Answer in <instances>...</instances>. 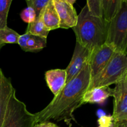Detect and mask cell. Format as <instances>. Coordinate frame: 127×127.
Instances as JSON below:
<instances>
[{
	"label": "cell",
	"mask_w": 127,
	"mask_h": 127,
	"mask_svg": "<svg viewBox=\"0 0 127 127\" xmlns=\"http://www.w3.org/2000/svg\"><path fill=\"white\" fill-rule=\"evenodd\" d=\"M12 0H0V30L7 27V19Z\"/></svg>",
	"instance_id": "18"
},
{
	"label": "cell",
	"mask_w": 127,
	"mask_h": 127,
	"mask_svg": "<svg viewBox=\"0 0 127 127\" xmlns=\"http://www.w3.org/2000/svg\"><path fill=\"white\" fill-rule=\"evenodd\" d=\"M109 23L93 16L86 4L78 15L76 25L73 30L76 42L91 52L105 43Z\"/></svg>",
	"instance_id": "2"
},
{
	"label": "cell",
	"mask_w": 127,
	"mask_h": 127,
	"mask_svg": "<svg viewBox=\"0 0 127 127\" xmlns=\"http://www.w3.org/2000/svg\"><path fill=\"white\" fill-rule=\"evenodd\" d=\"M123 0H101L103 20L110 23L119 12Z\"/></svg>",
	"instance_id": "14"
},
{
	"label": "cell",
	"mask_w": 127,
	"mask_h": 127,
	"mask_svg": "<svg viewBox=\"0 0 127 127\" xmlns=\"http://www.w3.org/2000/svg\"><path fill=\"white\" fill-rule=\"evenodd\" d=\"M14 89L11 79L7 78L0 69V127L2 125L9 101Z\"/></svg>",
	"instance_id": "10"
},
{
	"label": "cell",
	"mask_w": 127,
	"mask_h": 127,
	"mask_svg": "<svg viewBox=\"0 0 127 127\" xmlns=\"http://www.w3.org/2000/svg\"></svg>",
	"instance_id": "27"
},
{
	"label": "cell",
	"mask_w": 127,
	"mask_h": 127,
	"mask_svg": "<svg viewBox=\"0 0 127 127\" xmlns=\"http://www.w3.org/2000/svg\"><path fill=\"white\" fill-rule=\"evenodd\" d=\"M19 36L17 32L7 26L0 30V41L4 45L6 43L16 44L18 42Z\"/></svg>",
	"instance_id": "17"
},
{
	"label": "cell",
	"mask_w": 127,
	"mask_h": 127,
	"mask_svg": "<svg viewBox=\"0 0 127 127\" xmlns=\"http://www.w3.org/2000/svg\"><path fill=\"white\" fill-rule=\"evenodd\" d=\"M50 0H27V7H32L35 12L37 18L40 16L42 11L45 9ZM36 18V19H37Z\"/></svg>",
	"instance_id": "19"
},
{
	"label": "cell",
	"mask_w": 127,
	"mask_h": 127,
	"mask_svg": "<svg viewBox=\"0 0 127 127\" xmlns=\"http://www.w3.org/2000/svg\"><path fill=\"white\" fill-rule=\"evenodd\" d=\"M3 45H4V44L3 43H2V42H1V41H0V49H1V47H2Z\"/></svg>",
	"instance_id": "25"
},
{
	"label": "cell",
	"mask_w": 127,
	"mask_h": 127,
	"mask_svg": "<svg viewBox=\"0 0 127 127\" xmlns=\"http://www.w3.org/2000/svg\"><path fill=\"white\" fill-rule=\"evenodd\" d=\"M45 78L47 86L54 96H56L65 86L66 72L65 69H50L45 72Z\"/></svg>",
	"instance_id": "11"
},
{
	"label": "cell",
	"mask_w": 127,
	"mask_h": 127,
	"mask_svg": "<svg viewBox=\"0 0 127 127\" xmlns=\"http://www.w3.org/2000/svg\"><path fill=\"white\" fill-rule=\"evenodd\" d=\"M100 127V126H99V127Z\"/></svg>",
	"instance_id": "26"
},
{
	"label": "cell",
	"mask_w": 127,
	"mask_h": 127,
	"mask_svg": "<svg viewBox=\"0 0 127 127\" xmlns=\"http://www.w3.org/2000/svg\"><path fill=\"white\" fill-rule=\"evenodd\" d=\"M114 121L127 119V74L115 84L113 89Z\"/></svg>",
	"instance_id": "6"
},
{
	"label": "cell",
	"mask_w": 127,
	"mask_h": 127,
	"mask_svg": "<svg viewBox=\"0 0 127 127\" xmlns=\"http://www.w3.org/2000/svg\"><path fill=\"white\" fill-rule=\"evenodd\" d=\"M33 127H58L54 123L51 122L50 121L43 122L36 124Z\"/></svg>",
	"instance_id": "22"
},
{
	"label": "cell",
	"mask_w": 127,
	"mask_h": 127,
	"mask_svg": "<svg viewBox=\"0 0 127 127\" xmlns=\"http://www.w3.org/2000/svg\"><path fill=\"white\" fill-rule=\"evenodd\" d=\"M35 124V114L30 112L26 104L16 97L14 89L10 97L1 127H33Z\"/></svg>",
	"instance_id": "5"
},
{
	"label": "cell",
	"mask_w": 127,
	"mask_h": 127,
	"mask_svg": "<svg viewBox=\"0 0 127 127\" xmlns=\"http://www.w3.org/2000/svg\"><path fill=\"white\" fill-rule=\"evenodd\" d=\"M21 19L24 22L31 24L37 18L35 12L32 7H27L21 11L20 14Z\"/></svg>",
	"instance_id": "20"
},
{
	"label": "cell",
	"mask_w": 127,
	"mask_h": 127,
	"mask_svg": "<svg viewBox=\"0 0 127 127\" xmlns=\"http://www.w3.org/2000/svg\"><path fill=\"white\" fill-rule=\"evenodd\" d=\"M26 32H30L33 35L47 38L50 31L44 25L42 16L40 15L33 22L29 24Z\"/></svg>",
	"instance_id": "15"
},
{
	"label": "cell",
	"mask_w": 127,
	"mask_h": 127,
	"mask_svg": "<svg viewBox=\"0 0 127 127\" xmlns=\"http://www.w3.org/2000/svg\"><path fill=\"white\" fill-rule=\"evenodd\" d=\"M60 19V28H73L76 25L78 15L73 5L66 0H53Z\"/></svg>",
	"instance_id": "9"
},
{
	"label": "cell",
	"mask_w": 127,
	"mask_h": 127,
	"mask_svg": "<svg viewBox=\"0 0 127 127\" xmlns=\"http://www.w3.org/2000/svg\"><path fill=\"white\" fill-rule=\"evenodd\" d=\"M127 74V55L115 51L102 71L91 80L88 90L115 84Z\"/></svg>",
	"instance_id": "3"
},
{
	"label": "cell",
	"mask_w": 127,
	"mask_h": 127,
	"mask_svg": "<svg viewBox=\"0 0 127 127\" xmlns=\"http://www.w3.org/2000/svg\"><path fill=\"white\" fill-rule=\"evenodd\" d=\"M91 82V71L89 61L78 74L55 96L47 107L35 113V123L53 120L63 121L69 127L71 122H76L73 113L83 103V96L88 91Z\"/></svg>",
	"instance_id": "1"
},
{
	"label": "cell",
	"mask_w": 127,
	"mask_h": 127,
	"mask_svg": "<svg viewBox=\"0 0 127 127\" xmlns=\"http://www.w3.org/2000/svg\"><path fill=\"white\" fill-rule=\"evenodd\" d=\"M115 52V49L112 46L104 43L91 52L89 60L91 80L104 69Z\"/></svg>",
	"instance_id": "7"
},
{
	"label": "cell",
	"mask_w": 127,
	"mask_h": 127,
	"mask_svg": "<svg viewBox=\"0 0 127 127\" xmlns=\"http://www.w3.org/2000/svg\"><path fill=\"white\" fill-rule=\"evenodd\" d=\"M113 95V89L109 87L95 88L88 90L83 96V103L102 104Z\"/></svg>",
	"instance_id": "12"
},
{
	"label": "cell",
	"mask_w": 127,
	"mask_h": 127,
	"mask_svg": "<svg viewBox=\"0 0 127 127\" xmlns=\"http://www.w3.org/2000/svg\"><path fill=\"white\" fill-rule=\"evenodd\" d=\"M42 21L49 31L60 28V19L55 7L53 0H50L48 4L40 14Z\"/></svg>",
	"instance_id": "13"
},
{
	"label": "cell",
	"mask_w": 127,
	"mask_h": 127,
	"mask_svg": "<svg viewBox=\"0 0 127 127\" xmlns=\"http://www.w3.org/2000/svg\"><path fill=\"white\" fill-rule=\"evenodd\" d=\"M114 127H127V119L114 121Z\"/></svg>",
	"instance_id": "23"
},
{
	"label": "cell",
	"mask_w": 127,
	"mask_h": 127,
	"mask_svg": "<svg viewBox=\"0 0 127 127\" xmlns=\"http://www.w3.org/2000/svg\"><path fill=\"white\" fill-rule=\"evenodd\" d=\"M47 45V38L31 35L27 43L26 52H38Z\"/></svg>",
	"instance_id": "16"
},
{
	"label": "cell",
	"mask_w": 127,
	"mask_h": 127,
	"mask_svg": "<svg viewBox=\"0 0 127 127\" xmlns=\"http://www.w3.org/2000/svg\"><path fill=\"white\" fill-rule=\"evenodd\" d=\"M31 33L29 32H26V33L22 35H20L18 39V42L17 44L21 47V49L24 50V52H26L27 49V43L31 36Z\"/></svg>",
	"instance_id": "21"
},
{
	"label": "cell",
	"mask_w": 127,
	"mask_h": 127,
	"mask_svg": "<svg viewBox=\"0 0 127 127\" xmlns=\"http://www.w3.org/2000/svg\"><path fill=\"white\" fill-rule=\"evenodd\" d=\"M91 54V52L89 50L76 42L71 60L65 69L66 72V84L80 73L86 63L89 61Z\"/></svg>",
	"instance_id": "8"
},
{
	"label": "cell",
	"mask_w": 127,
	"mask_h": 127,
	"mask_svg": "<svg viewBox=\"0 0 127 127\" xmlns=\"http://www.w3.org/2000/svg\"><path fill=\"white\" fill-rule=\"evenodd\" d=\"M105 43L127 55V0H123L119 12L109 24Z\"/></svg>",
	"instance_id": "4"
},
{
	"label": "cell",
	"mask_w": 127,
	"mask_h": 127,
	"mask_svg": "<svg viewBox=\"0 0 127 127\" xmlns=\"http://www.w3.org/2000/svg\"><path fill=\"white\" fill-rule=\"evenodd\" d=\"M66 1L68 3L70 4H71V5H73V4H74V2H76V0H66Z\"/></svg>",
	"instance_id": "24"
}]
</instances>
